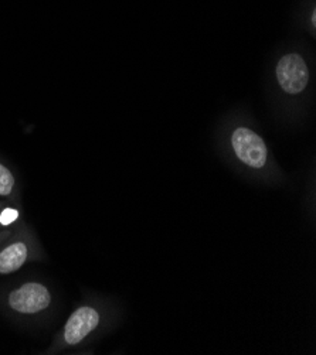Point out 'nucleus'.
<instances>
[{"label":"nucleus","mask_w":316,"mask_h":355,"mask_svg":"<svg viewBox=\"0 0 316 355\" xmlns=\"http://www.w3.org/2000/svg\"><path fill=\"white\" fill-rule=\"evenodd\" d=\"M275 77L279 88L288 95H299L309 84V68L305 58L298 53L281 57L275 67Z\"/></svg>","instance_id":"39448f33"},{"label":"nucleus","mask_w":316,"mask_h":355,"mask_svg":"<svg viewBox=\"0 0 316 355\" xmlns=\"http://www.w3.org/2000/svg\"><path fill=\"white\" fill-rule=\"evenodd\" d=\"M13 230H2L0 231V243H3L10 235H12Z\"/></svg>","instance_id":"0eeeda50"},{"label":"nucleus","mask_w":316,"mask_h":355,"mask_svg":"<svg viewBox=\"0 0 316 355\" xmlns=\"http://www.w3.org/2000/svg\"><path fill=\"white\" fill-rule=\"evenodd\" d=\"M16 194V177L13 171L0 162V197L13 198Z\"/></svg>","instance_id":"423d86ee"},{"label":"nucleus","mask_w":316,"mask_h":355,"mask_svg":"<svg viewBox=\"0 0 316 355\" xmlns=\"http://www.w3.org/2000/svg\"><path fill=\"white\" fill-rule=\"evenodd\" d=\"M101 323L102 313L97 306L81 304L67 318L64 327L57 334L50 348V352L81 345L99 329Z\"/></svg>","instance_id":"f257e3e1"},{"label":"nucleus","mask_w":316,"mask_h":355,"mask_svg":"<svg viewBox=\"0 0 316 355\" xmlns=\"http://www.w3.org/2000/svg\"><path fill=\"white\" fill-rule=\"evenodd\" d=\"M2 211H3V209H0V218H2ZM0 227H3V225H2V220H0Z\"/></svg>","instance_id":"1a4fd4ad"},{"label":"nucleus","mask_w":316,"mask_h":355,"mask_svg":"<svg viewBox=\"0 0 316 355\" xmlns=\"http://www.w3.org/2000/svg\"><path fill=\"white\" fill-rule=\"evenodd\" d=\"M235 157L245 166L260 170L267 164L268 149L264 139L247 126H237L230 137Z\"/></svg>","instance_id":"20e7f679"},{"label":"nucleus","mask_w":316,"mask_h":355,"mask_svg":"<svg viewBox=\"0 0 316 355\" xmlns=\"http://www.w3.org/2000/svg\"><path fill=\"white\" fill-rule=\"evenodd\" d=\"M38 254L36 241L24 228L13 231L3 243H0V276L17 272L27 262L36 259Z\"/></svg>","instance_id":"7ed1b4c3"},{"label":"nucleus","mask_w":316,"mask_h":355,"mask_svg":"<svg viewBox=\"0 0 316 355\" xmlns=\"http://www.w3.org/2000/svg\"><path fill=\"white\" fill-rule=\"evenodd\" d=\"M310 26H312V28L316 27V9L315 8L312 9V15H310Z\"/></svg>","instance_id":"6e6552de"},{"label":"nucleus","mask_w":316,"mask_h":355,"mask_svg":"<svg viewBox=\"0 0 316 355\" xmlns=\"http://www.w3.org/2000/svg\"><path fill=\"white\" fill-rule=\"evenodd\" d=\"M53 304L50 289L40 282H26L12 289L5 297L6 309L20 317H36L46 313Z\"/></svg>","instance_id":"f03ea898"}]
</instances>
